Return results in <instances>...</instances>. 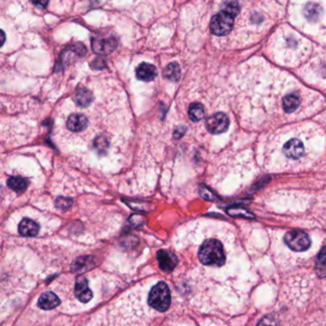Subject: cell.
Here are the masks:
<instances>
[{
  "label": "cell",
  "instance_id": "6da1fadb",
  "mask_svg": "<svg viewBox=\"0 0 326 326\" xmlns=\"http://www.w3.org/2000/svg\"><path fill=\"white\" fill-rule=\"evenodd\" d=\"M199 259L204 265H224V251L222 243L217 240H208L204 242L199 251Z\"/></svg>",
  "mask_w": 326,
  "mask_h": 326
},
{
  "label": "cell",
  "instance_id": "7a4b0ae2",
  "mask_svg": "<svg viewBox=\"0 0 326 326\" xmlns=\"http://www.w3.org/2000/svg\"><path fill=\"white\" fill-rule=\"evenodd\" d=\"M148 303L159 312H165L171 305V292L169 286L161 282L154 286L149 294Z\"/></svg>",
  "mask_w": 326,
  "mask_h": 326
},
{
  "label": "cell",
  "instance_id": "3957f363",
  "mask_svg": "<svg viewBox=\"0 0 326 326\" xmlns=\"http://www.w3.org/2000/svg\"><path fill=\"white\" fill-rule=\"evenodd\" d=\"M235 18L236 17L227 10H223L212 18L210 23L211 32L218 37L228 35L233 29Z\"/></svg>",
  "mask_w": 326,
  "mask_h": 326
},
{
  "label": "cell",
  "instance_id": "277c9868",
  "mask_svg": "<svg viewBox=\"0 0 326 326\" xmlns=\"http://www.w3.org/2000/svg\"><path fill=\"white\" fill-rule=\"evenodd\" d=\"M285 243L291 250L296 252H304L311 246L309 236L301 230H294L286 233Z\"/></svg>",
  "mask_w": 326,
  "mask_h": 326
},
{
  "label": "cell",
  "instance_id": "5b68a950",
  "mask_svg": "<svg viewBox=\"0 0 326 326\" xmlns=\"http://www.w3.org/2000/svg\"><path fill=\"white\" fill-rule=\"evenodd\" d=\"M229 119L224 113H217L206 122V128L212 134L224 133L229 128Z\"/></svg>",
  "mask_w": 326,
  "mask_h": 326
},
{
  "label": "cell",
  "instance_id": "8992f818",
  "mask_svg": "<svg viewBox=\"0 0 326 326\" xmlns=\"http://www.w3.org/2000/svg\"><path fill=\"white\" fill-rule=\"evenodd\" d=\"M283 153L290 160H299L305 155V145L297 139H291L284 145Z\"/></svg>",
  "mask_w": 326,
  "mask_h": 326
},
{
  "label": "cell",
  "instance_id": "52a82bcc",
  "mask_svg": "<svg viewBox=\"0 0 326 326\" xmlns=\"http://www.w3.org/2000/svg\"><path fill=\"white\" fill-rule=\"evenodd\" d=\"M118 47V41L114 38L108 39H93L92 49L99 55H109Z\"/></svg>",
  "mask_w": 326,
  "mask_h": 326
},
{
  "label": "cell",
  "instance_id": "ba28073f",
  "mask_svg": "<svg viewBox=\"0 0 326 326\" xmlns=\"http://www.w3.org/2000/svg\"><path fill=\"white\" fill-rule=\"evenodd\" d=\"M75 295L83 304H87L93 299V292L89 288L88 281L84 276L78 277L76 281Z\"/></svg>",
  "mask_w": 326,
  "mask_h": 326
},
{
  "label": "cell",
  "instance_id": "9c48e42d",
  "mask_svg": "<svg viewBox=\"0 0 326 326\" xmlns=\"http://www.w3.org/2000/svg\"><path fill=\"white\" fill-rule=\"evenodd\" d=\"M157 256L161 269L165 272L173 271L178 265V259L172 252L166 250H160Z\"/></svg>",
  "mask_w": 326,
  "mask_h": 326
},
{
  "label": "cell",
  "instance_id": "30bf717a",
  "mask_svg": "<svg viewBox=\"0 0 326 326\" xmlns=\"http://www.w3.org/2000/svg\"><path fill=\"white\" fill-rule=\"evenodd\" d=\"M88 126L87 118L82 114H73L68 118L67 128L74 133L84 131Z\"/></svg>",
  "mask_w": 326,
  "mask_h": 326
},
{
  "label": "cell",
  "instance_id": "8fae6325",
  "mask_svg": "<svg viewBox=\"0 0 326 326\" xmlns=\"http://www.w3.org/2000/svg\"><path fill=\"white\" fill-rule=\"evenodd\" d=\"M302 105V98L298 93H291L286 95L283 100V109L286 114H293Z\"/></svg>",
  "mask_w": 326,
  "mask_h": 326
},
{
  "label": "cell",
  "instance_id": "7c38bea8",
  "mask_svg": "<svg viewBox=\"0 0 326 326\" xmlns=\"http://www.w3.org/2000/svg\"><path fill=\"white\" fill-rule=\"evenodd\" d=\"M158 76L156 66L149 63H142L137 69V77L143 82H152Z\"/></svg>",
  "mask_w": 326,
  "mask_h": 326
},
{
  "label": "cell",
  "instance_id": "4fadbf2b",
  "mask_svg": "<svg viewBox=\"0 0 326 326\" xmlns=\"http://www.w3.org/2000/svg\"><path fill=\"white\" fill-rule=\"evenodd\" d=\"M38 305L43 310H51L61 305V300L55 293L45 292L40 297Z\"/></svg>",
  "mask_w": 326,
  "mask_h": 326
},
{
  "label": "cell",
  "instance_id": "5bb4252c",
  "mask_svg": "<svg viewBox=\"0 0 326 326\" xmlns=\"http://www.w3.org/2000/svg\"><path fill=\"white\" fill-rule=\"evenodd\" d=\"M19 232L23 237H35L40 232V225L30 219H24L19 225Z\"/></svg>",
  "mask_w": 326,
  "mask_h": 326
},
{
  "label": "cell",
  "instance_id": "9a60e30c",
  "mask_svg": "<svg viewBox=\"0 0 326 326\" xmlns=\"http://www.w3.org/2000/svg\"><path fill=\"white\" fill-rule=\"evenodd\" d=\"M94 101V96L93 93L85 88H82L77 91L75 95V102L76 103L82 108L88 107Z\"/></svg>",
  "mask_w": 326,
  "mask_h": 326
},
{
  "label": "cell",
  "instance_id": "2e32d148",
  "mask_svg": "<svg viewBox=\"0 0 326 326\" xmlns=\"http://www.w3.org/2000/svg\"><path fill=\"white\" fill-rule=\"evenodd\" d=\"M7 185L13 191L20 194L26 191L29 185V182L28 180L21 177H11L7 181Z\"/></svg>",
  "mask_w": 326,
  "mask_h": 326
},
{
  "label": "cell",
  "instance_id": "e0dca14e",
  "mask_svg": "<svg viewBox=\"0 0 326 326\" xmlns=\"http://www.w3.org/2000/svg\"><path fill=\"white\" fill-rule=\"evenodd\" d=\"M188 115H189L190 120L194 122H198L202 121L204 118V115H205L204 105L202 103L191 104L190 107H189Z\"/></svg>",
  "mask_w": 326,
  "mask_h": 326
},
{
  "label": "cell",
  "instance_id": "ac0fdd59",
  "mask_svg": "<svg viewBox=\"0 0 326 326\" xmlns=\"http://www.w3.org/2000/svg\"><path fill=\"white\" fill-rule=\"evenodd\" d=\"M316 273L322 279L326 278V246L321 250L318 255L316 261Z\"/></svg>",
  "mask_w": 326,
  "mask_h": 326
},
{
  "label": "cell",
  "instance_id": "d6986e66",
  "mask_svg": "<svg viewBox=\"0 0 326 326\" xmlns=\"http://www.w3.org/2000/svg\"><path fill=\"white\" fill-rule=\"evenodd\" d=\"M163 76L165 79L171 81V82H179L181 79V68L179 64L177 63H171L169 64L164 72Z\"/></svg>",
  "mask_w": 326,
  "mask_h": 326
},
{
  "label": "cell",
  "instance_id": "ffe728a7",
  "mask_svg": "<svg viewBox=\"0 0 326 326\" xmlns=\"http://www.w3.org/2000/svg\"><path fill=\"white\" fill-rule=\"evenodd\" d=\"M94 265V259L92 257H81L76 260L72 265L74 272H82Z\"/></svg>",
  "mask_w": 326,
  "mask_h": 326
},
{
  "label": "cell",
  "instance_id": "44dd1931",
  "mask_svg": "<svg viewBox=\"0 0 326 326\" xmlns=\"http://www.w3.org/2000/svg\"><path fill=\"white\" fill-rule=\"evenodd\" d=\"M322 13V9L318 4L315 3H308L305 7V15L306 18L311 21L318 20L320 15Z\"/></svg>",
  "mask_w": 326,
  "mask_h": 326
},
{
  "label": "cell",
  "instance_id": "7402d4cb",
  "mask_svg": "<svg viewBox=\"0 0 326 326\" xmlns=\"http://www.w3.org/2000/svg\"><path fill=\"white\" fill-rule=\"evenodd\" d=\"M227 214L235 217V218H244V219H254L255 216L249 212L248 210H246L243 207L240 206H233L227 209Z\"/></svg>",
  "mask_w": 326,
  "mask_h": 326
},
{
  "label": "cell",
  "instance_id": "603a6c76",
  "mask_svg": "<svg viewBox=\"0 0 326 326\" xmlns=\"http://www.w3.org/2000/svg\"><path fill=\"white\" fill-rule=\"evenodd\" d=\"M95 149L100 154H105L109 148V143L105 137H99L94 142Z\"/></svg>",
  "mask_w": 326,
  "mask_h": 326
},
{
  "label": "cell",
  "instance_id": "cb8c5ba5",
  "mask_svg": "<svg viewBox=\"0 0 326 326\" xmlns=\"http://www.w3.org/2000/svg\"><path fill=\"white\" fill-rule=\"evenodd\" d=\"M56 207L60 210H68L72 207L73 205V200L69 198H64V197H60L56 201Z\"/></svg>",
  "mask_w": 326,
  "mask_h": 326
},
{
  "label": "cell",
  "instance_id": "d4e9b609",
  "mask_svg": "<svg viewBox=\"0 0 326 326\" xmlns=\"http://www.w3.org/2000/svg\"><path fill=\"white\" fill-rule=\"evenodd\" d=\"M200 193H201V196L204 198V200H206V201L213 202V201L218 200V197L212 191H210L207 187H205V186H202L201 187Z\"/></svg>",
  "mask_w": 326,
  "mask_h": 326
},
{
  "label": "cell",
  "instance_id": "484cf974",
  "mask_svg": "<svg viewBox=\"0 0 326 326\" xmlns=\"http://www.w3.org/2000/svg\"><path fill=\"white\" fill-rule=\"evenodd\" d=\"M258 326H280L279 321L272 315L266 316L260 323Z\"/></svg>",
  "mask_w": 326,
  "mask_h": 326
},
{
  "label": "cell",
  "instance_id": "4316f807",
  "mask_svg": "<svg viewBox=\"0 0 326 326\" xmlns=\"http://www.w3.org/2000/svg\"><path fill=\"white\" fill-rule=\"evenodd\" d=\"M129 222H130V224L133 225V226L138 227V226L143 225L144 224V222H145V220H144L143 217L140 216V215H133L129 219Z\"/></svg>",
  "mask_w": 326,
  "mask_h": 326
},
{
  "label": "cell",
  "instance_id": "83f0119b",
  "mask_svg": "<svg viewBox=\"0 0 326 326\" xmlns=\"http://www.w3.org/2000/svg\"><path fill=\"white\" fill-rule=\"evenodd\" d=\"M94 69H102L105 67V61L102 59H97L91 65Z\"/></svg>",
  "mask_w": 326,
  "mask_h": 326
},
{
  "label": "cell",
  "instance_id": "f1b7e54d",
  "mask_svg": "<svg viewBox=\"0 0 326 326\" xmlns=\"http://www.w3.org/2000/svg\"><path fill=\"white\" fill-rule=\"evenodd\" d=\"M33 4L39 6L41 8H46L49 4V0H31Z\"/></svg>",
  "mask_w": 326,
  "mask_h": 326
},
{
  "label": "cell",
  "instance_id": "f546056e",
  "mask_svg": "<svg viewBox=\"0 0 326 326\" xmlns=\"http://www.w3.org/2000/svg\"><path fill=\"white\" fill-rule=\"evenodd\" d=\"M185 132H186V128L183 127V126H181V127H179V128L176 130L174 136H175L176 139H181V138L183 136Z\"/></svg>",
  "mask_w": 326,
  "mask_h": 326
},
{
  "label": "cell",
  "instance_id": "4dcf8cb0",
  "mask_svg": "<svg viewBox=\"0 0 326 326\" xmlns=\"http://www.w3.org/2000/svg\"><path fill=\"white\" fill-rule=\"evenodd\" d=\"M5 41H6V35L2 30H0V47L4 45Z\"/></svg>",
  "mask_w": 326,
  "mask_h": 326
}]
</instances>
